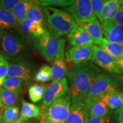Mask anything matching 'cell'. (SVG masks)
<instances>
[{
  "label": "cell",
  "mask_w": 123,
  "mask_h": 123,
  "mask_svg": "<svg viewBox=\"0 0 123 123\" xmlns=\"http://www.w3.org/2000/svg\"><path fill=\"white\" fill-rule=\"evenodd\" d=\"M20 30L31 39L42 34L46 30L45 26L37 21L25 19L19 24Z\"/></svg>",
  "instance_id": "2e32d148"
},
{
  "label": "cell",
  "mask_w": 123,
  "mask_h": 123,
  "mask_svg": "<svg viewBox=\"0 0 123 123\" xmlns=\"http://www.w3.org/2000/svg\"><path fill=\"white\" fill-rule=\"evenodd\" d=\"M41 123H54L53 121L49 120H47L45 119V118L43 117V119L41 120Z\"/></svg>",
  "instance_id": "ab89813d"
},
{
  "label": "cell",
  "mask_w": 123,
  "mask_h": 123,
  "mask_svg": "<svg viewBox=\"0 0 123 123\" xmlns=\"http://www.w3.org/2000/svg\"><path fill=\"white\" fill-rule=\"evenodd\" d=\"M121 81H122L123 83V76L121 78Z\"/></svg>",
  "instance_id": "bcb514c9"
},
{
  "label": "cell",
  "mask_w": 123,
  "mask_h": 123,
  "mask_svg": "<svg viewBox=\"0 0 123 123\" xmlns=\"http://www.w3.org/2000/svg\"><path fill=\"white\" fill-rule=\"evenodd\" d=\"M76 25L82 27L91 38L93 43L96 45L104 38L102 27L97 17L86 22L76 23Z\"/></svg>",
  "instance_id": "5bb4252c"
},
{
  "label": "cell",
  "mask_w": 123,
  "mask_h": 123,
  "mask_svg": "<svg viewBox=\"0 0 123 123\" xmlns=\"http://www.w3.org/2000/svg\"><path fill=\"white\" fill-rule=\"evenodd\" d=\"M91 2L93 13L99 20L100 19L105 0H91Z\"/></svg>",
  "instance_id": "d6a6232c"
},
{
  "label": "cell",
  "mask_w": 123,
  "mask_h": 123,
  "mask_svg": "<svg viewBox=\"0 0 123 123\" xmlns=\"http://www.w3.org/2000/svg\"><path fill=\"white\" fill-rule=\"evenodd\" d=\"M119 90H121L119 81L114 77L101 72L91 86L84 103L86 107L90 109L92 104L101 100L105 95Z\"/></svg>",
  "instance_id": "277c9868"
},
{
  "label": "cell",
  "mask_w": 123,
  "mask_h": 123,
  "mask_svg": "<svg viewBox=\"0 0 123 123\" xmlns=\"http://www.w3.org/2000/svg\"><path fill=\"white\" fill-rule=\"evenodd\" d=\"M31 40L34 46L43 58L49 62L54 61L59 47V40L57 38L46 29L42 34Z\"/></svg>",
  "instance_id": "52a82bcc"
},
{
  "label": "cell",
  "mask_w": 123,
  "mask_h": 123,
  "mask_svg": "<svg viewBox=\"0 0 123 123\" xmlns=\"http://www.w3.org/2000/svg\"><path fill=\"white\" fill-rule=\"evenodd\" d=\"M9 62L0 54V80L4 81L7 76Z\"/></svg>",
  "instance_id": "836d02e7"
},
{
  "label": "cell",
  "mask_w": 123,
  "mask_h": 123,
  "mask_svg": "<svg viewBox=\"0 0 123 123\" xmlns=\"http://www.w3.org/2000/svg\"><path fill=\"white\" fill-rule=\"evenodd\" d=\"M67 40L73 46H92L93 41L82 27L76 25L67 35Z\"/></svg>",
  "instance_id": "e0dca14e"
},
{
  "label": "cell",
  "mask_w": 123,
  "mask_h": 123,
  "mask_svg": "<svg viewBox=\"0 0 123 123\" xmlns=\"http://www.w3.org/2000/svg\"><path fill=\"white\" fill-rule=\"evenodd\" d=\"M14 123H30L27 119H18L16 121H15Z\"/></svg>",
  "instance_id": "74e56055"
},
{
  "label": "cell",
  "mask_w": 123,
  "mask_h": 123,
  "mask_svg": "<svg viewBox=\"0 0 123 123\" xmlns=\"http://www.w3.org/2000/svg\"><path fill=\"white\" fill-rule=\"evenodd\" d=\"M33 41L18 28L5 30L1 43V54L7 61L23 55H30Z\"/></svg>",
  "instance_id": "7a4b0ae2"
},
{
  "label": "cell",
  "mask_w": 123,
  "mask_h": 123,
  "mask_svg": "<svg viewBox=\"0 0 123 123\" xmlns=\"http://www.w3.org/2000/svg\"><path fill=\"white\" fill-rule=\"evenodd\" d=\"M98 46L111 55L117 61L120 60L122 57V46L120 44L111 42L104 38Z\"/></svg>",
  "instance_id": "7402d4cb"
},
{
  "label": "cell",
  "mask_w": 123,
  "mask_h": 123,
  "mask_svg": "<svg viewBox=\"0 0 123 123\" xmlns=\"http://www.w3.org/2000/svg\"><path fill=\"white\" fill-rule=\"evenodd\" d=\"M64 9L71 14L76 23L86 22L96 17L91 0H74L71 5Z\"/></svg>",
  "instance_id": "9c48e42d"
},
{
  "label": "cell",
  "mask_w": 123,
  "mask_h": 123,
  "mask_svg": "<svg viewBox=\"0 0 123 123\" xmlns=\"http://www.w3.org/2000/svg\"><path fill=\"white\" fill-rule=\"evenodd\" d=\"M35 80L42 83L52 80V67L47 64L43 65L35 75Z\"/></svg>",
  "instance_id": "f546056e"
},
{
  "label": "cell",
  "mask_w": 123,
  "mask_h": 123,
  "mask_svg": "<svg viewBox=\"0 0 123 123\" xmlns=\"http://www.w3.org/2000/svg\"><path fill=\"white\" fill-rule=\"evenodd\" d=\"M19 108L16 105L5 107L2 115L3 123H14L18 119Z\"/></svg>",
  "instance_id": "f1b7e54d"
},
{
  "label": "cell",
  "mask_w": 123,
  "mask_h": 123,
  "mask_svg": "<svg viewBox=\"0 0 123 123\" xmlns=\"http://www.w3.org/2000/svg\"><path fill=\"white\" fill-rule=\"evenodd\" d=\"M42 9L49 31L56 38L68 34L76 26V21L68 12L51 6Z\"/></svg>",
  "instance_id": "3957f363"
},
{
  "label": "cell",
  "mask_w": 123,
  "mask_h": 123,
  "mask_svg": "<svg viewBox=\"0 0 123 123\" xmlns=\"http://www.w3.org/2000/svg\"><path fill=\"white\" fill-rule=\"evenodd\" d=\"M7 77H15L29 84L37 74V67L30 55H23L9 61Z\"/></svg>",
  "instance_id": "5b68a950"
},
{
  "label": "cell",
  "mask_w": 123,
  "mask_h": 123,
  "mask_svg": "<svg viewBox=\"0 0 123 123\" xmlns=\"http://www.w3.org/2000/svg\"><path fill=\"white\" fill-rule=\"evenodd\" d=\"M20 1L21 0H0V7L12 12Z\"/></svg>",
  "instance_id": "e575fe53"
},
{
  "label": "cell",
  "mask_w": 123,
  "mask_h": 123,
  "mask_svg": "<svg viewBox=\"0 0 123 123\" xmlns=\"http://www.w3.org/2000/svg\"><path fill=\"white\" fill-rule=\"evenodd\" d=\"M100 23L106 39L115 43H123V26L117 24L113 19L105 20Z\"/></svg>",
  "instance_id": "4fadbf2b"
},
{
  "label": "cell",
  "mask_w": 123,
  "mask_h": 123,
  "mask_svg": "<svg viewBox=\"0 0 123 123\" xmlns=\"http://www.w3.org/2000/svg\"><path fill=\"white\" fill-rule=\"evenodd\" d=\"M113 20L117 24L123 26V5L120 7Z\"/></svg>",
  "instance_id": "d590c367"
},
{
  "label": "cell",
  "mask_w": 123,
  "mask_h": 123,
  "mask_svg": "<svg viewBox=\"0 0 123 123\" xmlns=\"http://www.w3.org/2000/svg\"><path fill=\"white\" fill-rule=\"evenodd\" d=\"M72 96L66 94L44 108L43 117L55 123H65L70 112Z\"/></svg>",
  "instance_id": "8992f818"
},
{
  "label": "cell",
  "mask_w": 123,
  "mask_h": 123,
  "mask_svg": "<svg viewBox=\"0 0 123 123\" xmlns=\"http://www.w3.org/2000/svg\"><path fill=\"white\" fill-rule=\"evenodd\" d=\"M4 30H3V29L0 28V43H1V39H2L3 33H4Z\"/></svg>",
  "instance_id": "60d3db41"
},
{
  "label": "cell",
  "mask_w": 123,
  "mask_h": 123,
  "mask_svg": "<svg viewBox=\"0 0 123 123\" xmlns=\"http://www.w3.org/2000/svg\"><path fill=\"white\" fill-rule=\"evenodd\" d=\"M121 46H122V57L121 59H123V43L121 44Z\"/></svg>",
  "instance_id": "f6af8a7d"
},
{
  "label": "cell",
  "mask_w": 123,
  "mask_h": 123,
  "mask_svg": "<svg viewBox=\"0 0 123 123\" xmlns=\"http://www.w3.org/2000/svg\"><path fill=\"white\" fill-rule=\"evenodd\" d=\"M48 86L44 83H34L29 88V95L31 100L33 103H37L42 99Z\"/></svg>",
  "instance_id": "d4e9b609"
},
{
  "label": "cell",
  "mask_w": 123,
  "mask_h": 123,
  "mask_svg": "<svg viewBox=\"0 0 123 123\" xmlns=\"http://www.w3.org/2000/svg\"><path fill=\"white\" fill-rule=\"evenodd\" d=\"M67 79L66 77L53 81L49 84L42 98L43 105L46 108L64 95L70 93Z\"/></svg>",
  "instance_id": "30bf717a"
},
{
  "label": "cell",
  "mask_w": 123,
  "mask_h": 123,
  "mask_svg": "<svg viewBox=\"0 0 123 123\" xmlns=\"http://www.w3.org/2000/svg\"><path fill=\"white\" fill-rule=\"evenodd\" d=\"M91 49V61L93 63L110 73L114 74H122L123 73V68L118 62L100 46L93 44Z\"/></svg>",
  "instance_id": "ba28073f"
},
{
  "label": "cell",
  "mask_w": 123,
  "mask_h": 123,
  "mask_svg": "<svg viewBox=\"0 0 123 123\" xmlns=\"http://www.w3.org/2000/svg\"><path fill=\"white\" fill-rule=\"evenodd\" d=\"M3 83H4V81L0 80V87H1V86H2Z\"/></svg>",
  "instance_id": "ee69618b"
},
{
  "label": "cell",
  "mask_w": 123,
  "mask_h": 123,
  "mask_svg": "<svg viewBox=\"0 0 123 123\" xmlns=\"http://www.w3.org/2000/svg\"><path fill=\"white\" fill-rule=\"evenodd\" d=\"M34 4L32 0H21L15 6L12 11L14 15L20 24L23 20L26 18V15L29 10Z\"/></svg>",
  "instance_id": "603a6c76"
},
{
  "label": "cell",
  "mask_w": 123,
  "mask_h": 123,
  "mask_svg": "<svg viewBox=\"0 0 123 123\" xmlns=\"http://www.w3.org/2000/svg\"><path fill=\"white\" fill-rule=\"evenodd\" d=\"M19 93L15 92L0 87V98L5 107L15 105L19 98Z\"/></svg>",
  "instance_id": "484cf974"
},
{
  "label": "cell",
  "mask_w": 123,
  "mask_h": 123,
  "mask_svg": "<svg viewBox=\"0 0 123 123\" xmlns=\"http://www.w3.org/2000/svg\"><path fill=\"white\" fill-rule=\"evenodd\" d=\"M67 70L65 61V41L59 40V47L53 61L52 66V80L55 81L64 78Z\"/></svg>",
  "instance_id": "8fae6325"
},
{
  "label": "cell",
  "mask_w": 123,
  "mask_h": 123,
  "mask_svg": "<svg viewBox=\"0 0 123 123\" xmlns=\"http://www.w3.org/2000/svg\"><path fill=\"white\" fill-rule=\"evenodd\" d=\"M115 114L117 122L123 123V105L115 111Z\"/></svg>",
  "instance_id": "8d00e7d4"
},
{
  "label": "cell",
  "mask_w": 123,
  "mask_h": 123,
  "mask_svg": "<svg viewBox=\"0 0 123 123\" xmlns=\"http://www.w3.org/2000/svg\"><path fill=\"white\" fill-rule=\"evenodd\" d=\"M118 63H119L120 65L121 66V67L123 68V59H121L120 60H119V61H117Z\"/></svg>",
  "instance_id": "b9f144b4"
},
{
  "label": "cell",
  "mask_w": 123,
  "mask_h": 123,
  "mask_svg": "<svg viewBox=\"0 0 123 123\" xmlns=\"http://www.w3.org/2000/svg\"><path fill=\"white\" fill-rule=\"evenodd\" d=\"M110 109L102 100L95 102L89 109V117H103L110 113Z\"/></svg>",
  "instance_id": "cb8c5ba5"
},
{
  "label": "cell",
  "mask_w": 123,
  "mask_h": 123,
  "mask_svg": "<svg viewBox=\"0 0 123 123\" xmlns=\"http://www.w3.org/2000/svg\"><path fill=\"white\" fill-rule=\"evenodd\" d=\"M116 121L115 112L111 111L107 116L103 117H89L87 123H116Z\"/></svg>",
  "instance_id": "1f68e13d"
},
{
  "label": "cell",
  "mask_w": 123,
  "mask_h": 123,
  "mask_svg": "<svg viewBox=\"0 0 123 123\" xmlns=\"http://www.w3.org/2000/svg\"><path fill=\"white\" fill-rule=\"evenodd\" d=\"M5 109V106L3 104L2 101H1V98H0V115H1V113H2L3 111H4Z\"/></svg>",
  "instance_id": "f35d334b"
},
{
  "label": "cell",
  "mask_w": 123,
  "mask_h": 123,
  "mask_svg": "<svg viewBox=\"0 0 123 123\" xmlns=\"http://www.w3.org/2000/svg\"><path fill=\"white\" fill-rule=\"evenodd\" d=\"M19 27V24L12 11L0 7V28L10 30Z\"/></svg>",
  "instance_id": "d6986e66"
},
{
  "label": "cell",
  "mask_w": 123,
  "mask_h": 123,
  "mask_svg": "<svg viewBox=\"0 0 123 123\" xmlns=\"http://www.w3.org/2000/svg\"><path fill=\"white\" fill-rule=\"evenodd\" d=\"M37 4L43 7L54 6L64 7L70 6L74 0H34Z\"/></svg>",
  "instance_id": "4dcf8cb0"
},
{
  "label": "cell",
  "mask_w": 123,
  "mask_h": 123,
  "mask_svg": "<svg viewBox=\"0 0 123 123\" xmlns=\"http://www.w3.org/2000/svg\"><path fill=\"white\" fill-rule=\"evenodd\" d=\"M25 84L22 79L15 77L7 78L5 79L2 85V88L5 90L21 93L23 85Z\"/></svg>",
  "instance_id": "4316f807"
},
{
  "label": "cell",
  "mask_w": 123,
  "mask_h": 123,
  "mask_svg": "<svg viewBox=\"0 0 123 123\" xmlns=\"http://www.w3.org/2000/svg\"><path fill=\"white\" fill-rule=\"evenodd\" d=\"M42 115L41 108L34 104L22 101V108L20 113L19 119H27L30 118L39 119Z\"/></svg>",
  "instance_id": "ffe728a7"
},
{
  "label": "cell",
  "mask_w": 123,
  "mask_h": 123,
  "mask_svg": "<svg viewBox=\"0 0 123 123\" xmlns=\"http://www.w3.org/2000/svg\"><path fill=\"white\" fill-rule=\"evenodd\" d=\"M2 115H0V123H2Z\"/></svg>",
  "instance_id": "7bdbcfd3"
},
{
  "label": "cell",
  "mask_w": 123,
  "mask_h": 123,
  "mask_svg": "<svg viewBox=\"0 0 123 123\" xmlns=\"http://www.w3.org/2000/svg\"><path fill=\"white\" fill-rule=\"evenodd\" d=\"M111 111L115 110L123 105V91H116L108 93L101 100Z\"/></svg>",
  "instance_id": "44dd1931"
},
{
  "label": "cell",
  "mask_w": 123,
  "mask_h": 123,
  "mask_svg": "<svg viewBox=\"0 0 123 123\" xmlns=\"http://www.w3.org/2000/svg\"><path fill=\"white\" fill-rule=\"evenodd\" d=\"M123 5V0H105L100 22L105 20H112Z\"/></svg>",
  "instance_id": "ac0fdd59"
},
{
  "label": "cell",
  "mask_w": 123,
  "mask_h": 123,
  "mask_svg": "<svg viewBox=\"0 0 123 123\" xmlns=\"http://www.w3.org/2000/svg\"><path fill=\"white\" fill-rule=\"evenodd\" d=\"M92 46H73L69 50L68 55L73 64H77L91 61Z\"/></svg>",
  "instance_id": "9a60e30c"
},
{
  "label": "cell",
  "mask_w": 123,
  "mask_h": 123,
  "mask_svg": "<svg viewBox=\"0 0 123 123\" xmlns=\"http://www.w3.org/2000/svg\"><path fill=\"white\" fill-rule=\"evenodd\" d=\"M100 73V68L90 61L73 64L66 73L72 98L84 101L91 86Z\"/></svg>",
  "instance_id": "6da1fadb"
},
{
  "label": "cell",
  "mask_w": 123,
  "mask_h": 123,
  "mask_svg": "<svg viewBox=\"0 0 123 123\" xmlns=\"http://www.w3.org/2000/svg\"><path fill=\"white\" fill-rule=\"evenodd\" d=\"M89 119V109L83 100L72 98L70 112L65 123H87Z\"/></svg>",
  "instance_id": "7c38bea8"
},
{
  "label": "cell",
  "mask_w": 123,
  "mask_h": 123,
  "mask_svg": "<svg viewBox=\"0 0 123 123\" xmlns=\"http://www.w3.org/2000/svg\"><path fill=\"white\" fill-rule=\"evenodd\" d=\"M27 19L37 21L41 23L44 26L46 24V17L42 9L38 6L36 3H34L27 12L26 15Z\"/></svg>",
  "instance_id": "83f0119b"
}]
</instances>
